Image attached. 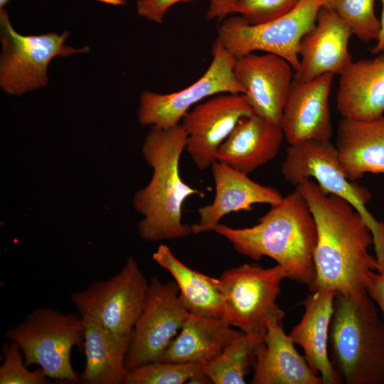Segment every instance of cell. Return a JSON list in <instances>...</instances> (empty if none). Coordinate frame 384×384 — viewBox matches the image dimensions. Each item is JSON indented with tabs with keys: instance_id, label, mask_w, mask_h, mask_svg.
<instances>
[{
	"instance_id": "7",
	"label": "cell",
	"mask_w": 384,
	"mask_h": 384,
	"mask_svg": "<svg viewBox=\"0 0 384 384\" xmlns=\"http://www.w3.org/2000/svg\"><path fill=\"white\" fill-rule=\"evenodd\" d=\"M325 1L300 0L285 14L262 24H249L241 16L230 18L220 26L217 39L234 56L270 53L284 58L295 71L299 66L300 41L315 25Z\"/></svg>"
},
{
	"instance_id": "34",
	"label": "cell",
	"mask_w": 384,
	"mask_h": 384,
	"mask_svg": "<svg viewBox=\"0 0 384 384\" xmlns=\"http://www.w3.org/2000/svg\"><path fill=\"white\" fill-rule=\"evenodd\" d=\"M383 4L382 16L380 18V31L375 45L373 47L371 52L373 54L384 53V0H380Z\"/></svg>"
},
{
	"instance_id": "1",
	"label": "cell",
	"mask_w": 384,
	"mask_h": 384,
	"mask_svg": "<svg viewBox=\"0 0 384 384\" xmlns=\"http://www.w3.org/2000/svg\"><path fill=\"white\" fill-rule=\"evenodd\" d=\"M296 188L306 201L317 229L316 277L310 292L329 289L352 295L367 292L368 273L378 269L376 257L368 252L373 239L368 223L348 201L326 194L311 178Z\"/></svg>"
},
{
	"instance_id": "16",
	"label": "cell",
	"mask_w": 384,
	"mask_h": 384,
	"mask_svg": "<svg viewBox=\"0 0 384 384\" xmlns=\"http://www.w3.org/2000/svg\"><path fill=\"white\" fill-rule=\"evenodd\" d=\"M351 35L348 25L323 5L315 25L300 41L299 66L294 80L306 81L325 73L340 75L353 61L348 50Z\"/></svg>"
},
{
	"instance_id": "15",
	"label": "cell",
	"mask_w": 384,
	"mask_h": 384,
	"mask_svg": "<svg viewBox=\"0 0 384 384\" xmlns=\"http://www.w3.org/2000/svg\"><path fill=\"white\" fill-rule=\"evenodd\" d=\"M333 77L325 73L306 81L293 79L280 124L289 145L331 139L329 96Z\"/></svg>"
},
{
	"instance_id": "8",
	"label": "cell",
	"mask_w": 384,
	"mask_h": 384,
	"mask_svg": "<svg viewBox=\"0 0 384 384\" xmlns=\"http://www.w3.org/2000/svg\"><path fill=\"white\" fill-rule=\"evenodd\" d=\"M287 278V272L278 264L268 268L244 264L225 271L219 277L223 318L243 333L265 331L270 319L282 321L284 316L277 299L282 281Z\"/></svg>"
},
{
	"instance_id": "13",
	"label": "cell",
	"mask_w": 384,
	"mask_h": 384,
	"mask_svg": "<svg viewBox=\"0 0 384 384\" xmlns=\"http://www.w3.org/2000/svg\"><path fill=\"white\" fill-rule=\"evenodd\" d=\"M254 114L244 93H220L196 105L182 118L187 134L185 149L199 170L216 161L220 145L238 122Z\"/></svg>"
},
{
	"instance_id": "10",
	"label": "cell",
	"mask_w": 384,
	"mask_h": 384,
	"mask_svg": "<svg viewBox=\"0 0 384 384\" xmlns=\"http://www.w3.org/2000/svg\"><path fill=\"white\" fill-rule=\"evenodd\" d=\"M149 282L132 256L114 275L70 294L79 315L121 334L132 331L146 299Z\"/></svg>"
},
{
	"instance_id": "19",
	"label": "cell",
	"mask_w": 384,
	"mask_h": 384,
	"mask_svg": "<svg viewBox=\"0 0 384 384\" xmlns=\"http://www.w3.org/2000/svg\"><path fill=\"white\" fill-rule=\"evenodd\" d=\"M252 384H321L320 376L309 366L286 334L282 321L270 319L264 341L255 353Z\"/></svg>"
},
{
	"instance_id": "3",
	"label": "cell",
	"mask_w": 384,
	"mask_h": 384,
	"mask_svg": "<svg viewBox=\"0 0 384 384\" xmlns=\"http://www.w3.org/2000/svg\"><path fill=\"white\" fill-rule=\"evenodd\" d=\"M186 139L181 123L166 129L151 128L144 139L142 152L153 174L132 199L134 210L143 217L137 231L144 240H176L192 233L191 226L182 222L183 205L189 196L203 197V193L185 183L180 174Z\"/></svg>"
},
{
	"instance_id": "22",
	"label": "cell",
	"mask_w": 384,
	"mask_h": 384,
	"mask_svg": "<svg viewBox=\"0 0 384 384\" xmlns=\"http://www.w3.org/2000/svg\"><path fill=\"white\" fill-rule=\"evenodd\" d=\"M335 146L342 169L351 181L366 173L384 175V115L370 121L343 118Z\"/></svg>"
},
{
	"instance_id": "20",
	"label": "cell",
	"mask_w": 384,
	"mask_h": 384,
	"mask_svg": "<svg viewBox=\"0 0 384 384\" xmlns=\"http://www.w3.org/2000/svg\"><path fill=\"white\" fill-rule=\"evenodd\" d=\"M336 109L343 118L370 121L384 114V53L352 61L340 74Z\"/></svg>"
},
{
	"instance_id": "6",
	"label": "cell",
	"mask_w": 384,
	"mask_h": 384,
	"mask_svg": "<svg viewBox=\"0 0 384 384\" xmlns=\"http://www.w3.org/2000/svg\"><path fill=\"white\" fill-rule=\"evenodd\" d=\"M281 172L295 187L312 178L326 194H334L348 201L370 227L375 255L384 257V223L377 221L366 209L370 193L348 178L340 164L336 148L330 141L309 140L289 145Z\"/></svg>"
},
{
	"instance_id": "24",
	"label": "cell",
	"mask_w": 384,
	"mask_h": 384,
	"mask_svg": "<svg viewBox=\"0 0 384 384\" xmlns=\"http://www.w3.org/2000/svg\"><path fill=\"white\" fill-rule=\"evenodd\" d=\"M242 333L233 329L224 318L189 313L159 361L203 364L218 356Z\"/></svg>"
},
{
	"instance_id": "25",
	"label": "cell",
	"mask_w": 384,
	"mask_h": 384,
	"mask_svg": "<svg viewBox=\"0 0 384 384\" xmlns=\"http://www.w3.org/2000/svg\"><path fill=\"white\" fill-rule=\"evenodd\" d=\"M151 257L171 274L178 287L180 299L189 313L202 316L224 317L225 305L219 278L188 267L163 244L157 247Z\"/></svg>"
},
{
	"instance_id": "26",
	"label": "cell",
	"mask_w": 384,
	"mask_h": 384,
	"mask_svg": "<svg viewBox=\"0 0 384 384\" xmlns=\"http://www.w3.org/2000/svg\"><path fill=\"white\" fill-rule=\"evenodd\" d=\"M265 331L242 333L213 359L203 364V370L215 384H244L252 367L257 346L264 341Z\"/></svg>"
},
{
	"instance_id": "30",
	"label": "cell",
	"mask_w": 384,
	"mask_h": 384,
	"mask_svg": "<svg viewBox=\"0 0 384 384\" xmlns=\"http://www.w3.org/2000/svg\"><path fill=\"white\" fill-rule=\"evenodd\" d=\"M300 0H238L234 14L249 24L257 25L271 21L295 7Z\"/></svg>"
},
{
	"instance_id": "2",
	"label": "cell",
	"mask_w": 384,
	"mask_h": 384,
	"mask_svg": "<svg viewBox=\"0 0 384 384\" xmlns=\"http://www.w3.org/2000/svg\"><path fill=\"white\" fill-rule=\"evenodd\" d=\"M213 230L227 239L236 252L253 260L267 256L286 270L290 280L309 287L316 277L314 252L317 229L309 205L295 188L249 228L218 224Z\"/></svg>"
},
{
	"instance_id": "32",
	"label": "cell",
	"mask_w": 384,
	"mask_h": 384,
	"mask_svg": "<svg viewBox=\"0 0 384 384\" xmlns=\"http://www.w3.org/2000/svg\"><path fill=\"white\" fill-rule=\"evenodd\" d=\"M366 289L370 297L380 309L384 320V274L370 271L366 280Z\"/></svg>"
},
{
	"instance_id": "12",
	"label": "cell",
	"mask_w": 384,
	"mask_h": 384,
	"mask_svg": "<svg viewBox=\"0 0 384 384\" xmlns=\"http://www.w3.org/2000/svg\"><path fill=\"white\" fill-rule=\"evenodd\" d=\"M188 314L174 280L162 282L157 277H151L143 308L132 329L126 369L129 371L159 361Z\"/></svg>"
},
{
	"instance_id": "5",
	"label": "cell",
	"mask_w": 384,
	"mask_h": 384,
	"mask_svg": "<svg viewBox=\"0 0 384 384\" xmlns=\"http://www.w3.org/2000/svg\"><path fill=\"white\" fill-rule=\"evenodd\" d=\"M85 325L78 314H65L50 307L31 311L5 333L19 346L26 365H36L46 377L62 382L80 383L71 363L75 346L83 351Z\"/></svg>"
},
{
	"instance_id": "31",
	"label": "cell",
	"mask_w": 384,
	"mask_h": 384,
	"mask_svg": "<svg viewBox=\"0 0 384 384\" xmlns=\"http://www.w3.org/2000/svg\"><path fill=\"white\" fill-rule=\"evenodd\" d=\"M192 0H138L137 9L140 16L162 23L167 10L173 5Z\"/></svg>"
},
{
	"instance_id": "4",
	"label": "cell",
	"mask_w": 384,
	"mask_h": 384,
	"mask_svg": "<svg viewBox=\"0 0 384 384\" xmlns=\"http://www.w3.org/2000/svg\"><path fill=\"white\" fill-rule=\"evenodd\" d=\"M329 355L347 384L384 383V320L368 292L336 294Z\"/></svg>"
},
{
	"instance_id": "14",
	"label": "cell",
	"mask_w": 384,
	"mask_h": 384,
	"mask_svg": "<svg viewBox=\"0 0 384 384\" xmlns=\"http://www.w3.org/2000/svg\"><path fill=\"white\" fill-rule=\"evenodd\" d=\"M293 70L287 60L270 53L235 56V78L245 89L254 113L276 125L281 124Z\"/></svg>"
},
{
	"instance_id": "9",
	"label": "cell",
	"mask_w": 384,
	"mask_h": 384,
	"mask_svg": "<svg viewBox=\"0 0 384 384\" xmlns=\"http://www.w3.org/2000/svg\"><path fill=\"white\" fill-rule=\"evenodd\" d=\"M0 85L8 94L21 95L48 83L47 68L55 56L67 57L86 53L89 48L76 49L64 43L69 31L51 32L38 36H23L12 27L9 15L0 9Z\"/></svg>"
},
{
	"instance_id": "29",
	"label": "cell",
	"mask_w": 384,
	"mask_h": 384,
	"mask_svg": "<svg viewBox=\"0 0 384 384\" xmlns=\"http://www.w3.org/2000/svg\"><path fill=\"white\" fill-rule=\"evenodd\" d=\"M3 363L0 366V384H48L41 368L30 370L25 363L24 356L14 341H6L2 345Z\"/></svg>"
},
{
	"instance_id": "21",
	"label": "cell",
	"mask_w": 384,
	"mask_h": 384,
	"mask_svg": "<svg viewBox=\"0 0 384 384\" xmlns=\"http://www.w3.org/2000/svg\"><path fill=\"white\" fill-rule=\"evenodd\" d=\"M284 137L281 126L254 113L238 122L219 147L216 160L248 174L276 157Z\"/></svg>"
},
{
	"instance_id": "18",
	"label": "cell",
	"mask_w": 384,
	"mask_h": 384,
	"mask_svg": "<svg viewBox=\"0 0 384 384\" xmlns=\"http://www.w3.org/2000/svg\"><path fill=\"white\" fill-rule=\"evenodd\" d=\"M336 291L324 289L311 292L304 300V314L289 336L300 346L310 368L320 374L324 384L343 383L329 355V334Z\"/></svg>"
},
{
	"instance_id": "23",
	"label": "cell",
	"mask_w": 384,
	"mask_h": 384,
	"mask_svg": "<svg viewBox=\"0 0 384 384\" xmlns=\"http://www.w3.org/2000/svg\"><path fill=\"white\" fill-rule=\"evenodd\" d=\"M82 319L85 363L83 370L79 374L80 383L124 384L128 373L125 361L132 331L118 334L93 319Z\"/></svg>"
},
{
	"instance_id": "11",
	"label": "cell",
	"mask_w": 384,
	"mask_h": 384,
	"mask_svg": "<svg viewBox=\"0 0 384 384\" xmlns=\"http://www.w3.org/2000/svg\"><path fill=\"white\" fill-rule=\"evenodd\" d=\"M212 55L208 68L190 86L169 94L144 90L139 98V123L151 128H169L180 123L191 107L205 98L225 92L245 94L233 73L235 56L218 39Z\"/></svg>"
},
{
	"instance_id": "33",
	"label": "cell",
	"mask_w": 384,
	"mask_h": 384,
	"mask_svg": "<svg viewBox=\"0 0 384 384\" xmlns=\"http://www.w3.org/2000/svg\"><path fill=\"white\" fill-rule=\"evenodd\" d=\"M238 0H210L206 13L207 19H222L227 15L234 14Z\"/></svg>"
},
{
	"instance_id": "17",
	"label": "cell",
	"mask_w": 384,
	"mask_h": 384,
	"mask_svg": "<svg viewBox=\"0 0 384 384\" xmlns=\"http://www.w3.org/2000/svg\"><path fill=\"white\" fill-rule=\"evenodd\" d=\"M215 193L213 201L198 210V223L191 226L192 233L213 230L225 215L240 210L250 211L257 203H278L282 196L276 188L261 185L225 163L215 161L211 165Z\"/></svg>"
},
{
	"instance_id": "28",
	"label": "cell",
	"mask_w": 384,
	"mask_h": 384,
	"mask_svg": "<svg viewBox=\"0 0 384 384\" xmlns=\"http://www.w3.org/2000/svg\"><path fill=\"white\" fill-rule=\"evenodd\" d=\"M374 3L375 0H326L324 5L346 22L353 35L367 43L376 41L380 31Z\"/></svg>"
},
{
	"instance_id": "27",
	"label": "cell",
	"mask_w": 384,
	"mask_h": 384,
	"mask_svg": "<svg viewBox=\"0 0 384 384\" xmlns=\"http://www.w3.org/2000/svg\"><path fill=\"white\" fill-rule=\"evenodd\" d=\"M211 383L203 364L156 361L128 371L124 384H183Z\"/></svg>"
}]
</instances>
